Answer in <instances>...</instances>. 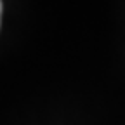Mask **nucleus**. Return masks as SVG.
Listing matches in <instances>:
<instances>
[{"mask_svg": "<svg viewBox=\"0 0 125 125\" xmlns=\"http://www.w3.org/2000/svg\"><path fill=\"white\" fill-rule=\"evenodd\" d=\"M2 7H4V4H2V2H0V16H2Z\"/></svg>", "mask_w": 125, "mask_h": 125, "instance_id": "1", "label": "nucleus"}]
</instances>
